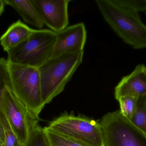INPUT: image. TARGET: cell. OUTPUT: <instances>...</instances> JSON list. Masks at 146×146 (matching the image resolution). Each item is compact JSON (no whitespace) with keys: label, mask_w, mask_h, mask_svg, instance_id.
<instances>
[{"label":"cell","mask_w":146,"mask_h":146,"mask_svg":"<svg viewBox=\"0 0 146 146\" xmlns=\"http://www.w3.org/2000/svg\"><path fill=\"white\" fill-rule=\"evenodd\" d=\"M106 23L127 44L135 49L146 48V25L139 13L117 0H96Z\"/></svg>","instance_id":"obj_1"},{"label":"cell","mask_w":146,"mask_h":146,"mask_svg":"<svg viewBox=\"0 0 146 146\" xmlns=\"http://www.w3.org/2000/svg\"><path fill=\"white\" fill-rule=\"evenodd\" d=\"M84 51L51 57L38 68L45 105L60 94L83 60Z\"/></svg>","instance_id":"obj_2"},{"label":"cell","mask_w":146,"mask_h":146,"mask_svg":"<svg viewBox=\"0 0 146 146\" xmlns=\"http://www.w3.org/2000/svg\"><path fill=\"white\" fill-rule=\"evenodd\" d=\"M8 67L12 91L30 113L39 119V115L45 105L42 99L38 68L8 61Z\"/></svg>","instance_id":"obj_3"},{"label":"cell","mask_w":146,"mask_h":146,"mask_svg":"<svg viewBox=\"0 0 146 146\" xmlns=\"http://www.w3.org/2000/svg\"><path fill=\"white\" fill-rule=\"evenodd\" d=\"M56 33L50 29H33L21 43L8 51V61L39 68L51 58Z\"/></svg>","instance_id":"obj_4"},{"label":"cell","mask_w":146,"mask_h":146,"mask_svg":"<svg viewBox=\"0 0 146 146\" xmlns=\"http://www.w3.org/2000/svg\"><path fill=\"white\" fill-rule=\"evenodd\" d=\"M45 127L82 145L104 146L100 123L87 117L66 113Z\"/></svg>","instance_id":"obj_5"},{"label":"cell","mask_w":146,"mask_h":146,"mask_svg":"<svg viewBox=\"0 0 146 146\" xmlns=\"http://www.w3.org/2000/svg\"><path fill=\"white\" fill-rule=\"evenodd\" d=\"M104 146H146V135L120 110L110 112L100 122Z\"/></svg>","instance_id":"obj_6"},{"label":"cell","mask_w":146,"mask_h":146,"mask_svg":"<svg viewBox=\"0 0 146 146\" xmlns=\"http://www.w3.org/2000/svg\"><path fill=\"white\" fill-rule=\"evenodd\" d=\"M2 109L8 122L21 145L24 146L28 137L32 115L25 105L14 93L11 87L3 92Z\"/></svg>","instance_id":"obj_7"},{"label":"cell","mask_w":146,"mask_h":146,"mask_svg":"<svg viewBox=\"0 0 146 146\" xmlns=\"http://www.w3.org/2000/svg\"><path fill=\"white\" fill-rule=\"evenodd\" d=\"M44 25L56 33L69 24V0H33Z\"/></svg>","instance_id":"obj_8"},{"label":"cell","mask_w":146,"mask_h":146,"mask_svg":"<svg viewBox=\"0 0 146 146\" xmlns=\"http://www.w3.org/2000/svg\"><path fill=\"white\" fill-rule=\"evenodd\" d=\"M86 39L87 32L84 23L80 22L68 26L56 33V39L51 57L84 51Z\"/></svg>","instance_id":"obj_9"},{"label":"cell","mask_w":146,"mask_h":146,"mask_svg":"<svg viewBox=\"0 0 146 146\" xmlns=\"http://www.w3.org/2000/svg\"><path fill=\"white\" fill-rule=\"evenodd\" d=\"M117 100L123 96L139 98L146 95V67L139 64L129 74L122 78L115 88Z\"/></svg>","instance_id":"obj_10"},{"label":"cell","mask_w":146,"mask_h":146,"mask_svg":"<svg viewBox=\"0 0 146 146\" xmlns=\"http://www.w3.org/2000/svg\"><path fill=\"white\" fill-rule=\"evenodd\" d=\"M5 4L14 9L26 23L39 29L44 23L33 0H3Z\"/></svg>","instance_id":"obj_11"},{"label":"cell","mask_w":146,"mask_h":146,"mask_svg":"<svg viewBox=\"0 0 146 146\" xmlns=\"http://www.w3.org/2000/svg\"><path fill=\"white\" fill-rule=\"evenodd\" d=\"M33 29L19 20L13 23L0 38V43L7 52L25 41Z\"/></svg>","instance_id":"obj_12"},{"label":"cell","mask_w":146,"mask_h":146,"mask_svg":"<svg viewBox=\"0 0 146 146\" xmlns=\"http://www.w3.org/2000/svg\"><path fill=\"white\" fill-rule=\"evenodd\" d=\"M38 121L36 119L31 121L28 137L24 146H50L44 128L38 124Z\"/></svg>","instance_id":"obj_13"},{"label":"cell","mask_w":146,"mask_h":146,"mask_svg":"<svg viewBox=\"0 0 146 146\" xmlns=\"http://www.w3.org/2000/svg\"><path fill=\"white\" fill-rule=\"evenodd\" d=\"M130 121L146 135V95L138 98L137 109Z\"/></svg>","instance_id":"obj_14"},{"label":"cell","mask_w":146,"mask_h":146,"mask_svg":"<svg viewBox=\"0 0 146 146\" xmlns=\"http://www.w3.org/2000/svg\"><path fill=\"white\" fill-rule=\"evenodd\" d=\"M138 98L126 96L120 97L117 101L120 105V111L121 114L125 118L129 121L133 117L138 104Z\"/></svg>","instance_id":"obj_15"},{"label":"cell","mask_w":146,"mask_h":146,"mask_svg":"<svg viewBox=\"0 0 146 146\" xmlns=\"http://www.w3.org/2000/svg\"><path fill=\"white\" fill-rule=\"evenodd\" d=\"M11 87L7 59L0 58V112L2 110L3 92L7 87Z\"/></svg>","instance_id":"obj_16"},{"label":"cell","mask_w":146,"mask_h":146,"mask_svg":"<svg viewBox=\"0 0 146 146\" xmlns=\"http://www.w3.org/2000/svg\"><path fill=\"white\" fill-rule=\"evenodd\" d=\"M0 119L4 130L5 141L3 146H24L19 142L12 129L3 109L0 112Z\"/></svg>","instance_id":"obj_17"},{"label":"cell","mask_w":146,"mask_h":146,"mask_svg":"<svg viewBox=\"0 0 146 146\" xmlns=\"http://www.w3.org/2000/svg\"><path fill=\"white\" fill-rule=\"evenodd\" d=\"M44 129L50 146H84L54 133L45 127Z\"/></svg>","instance_id":"obj_18"},{"label":"cell","mask_w":146,"mask_h":146,"mask_svg":"<svg viewBox=\"0 0 146 146\" xmlns=\"http://www.w3.org/2000/svg\"><path fill=\"white\" fill-rule=\"evenodd\" d=\"M122 5L139 13L146 11V0H117Z\"/></svg>","instance_id":"obj_19"},{"label":"cell","mask_w":146,"mask_h":146,"mask_svg":"<svg viewBox=\"0 0 146 146\" xmlns=\"http://www.w3.org/2000/svg\"><path fill=\"white\" fill-rule=\"evenodd\" d=\"M5 141V134H4V130L3 126L1 121L0 119V144L3 145Z\"/></svg>","instance_id":"obj_20"},{"label":"cell","mask_w":146,"mask_h":146,"mask_svg":"<svg viewBox=\"0 0 146 146\" xmlns=\"http://www.w3.org/2000/svg\"><path fill=\"white\" fill-rule=\"evenodd\" d=\"M5 5V3L3 2V0H0V16L1 15L4 11Z\"/></svg>","instance_id":"obj_21"},{"label":"cell","mask_w":146,"mask_h":146,"mask_svg":"<svg viewBox=\"0 0 146 146\" xmlns=\"http://www.w3.org/2000/svg\"><path fill=\"white\" fill-rule=\"evenodd\" d=\"M0 146H3V145H1V144H0Z\"/></svg>","instance_id":"obj_22"}]
</instances>
